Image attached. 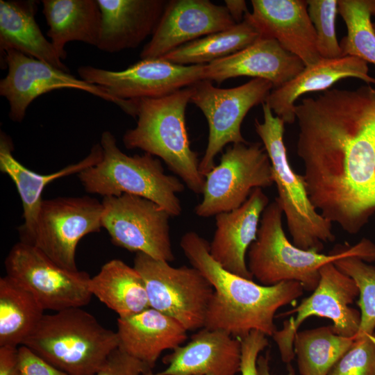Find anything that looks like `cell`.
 <instances>
[{
    "label": "cell",
    "instance_id": "f546056e",
    "mask_svg": "<svg viewBox=\"0 0 375 375\" xmlns=\"http://www.w3.org/2000/svg\"><path fill=\"white\" fill-rule=\"evenodd\" d=\"M260 38L257 28L244 17L241 23L186 43L161 58L181 65H204L238 52Z\"/></svg>",
    "mask_w": 375,
    "mask_h": 375
},
{
    "label": "cell",
    "instance_id": "8fae6325",
    "mask_svg": "<svg viewBox=\"0 0 375 375\" xmlns=\"http://www.w3.org/2000/svg\"><path fill=\"white\" fill-rule=\"evenodd\" d=\"M319 275V281L312 293L297 306L281 314L296 315L285 321L283 328L272 335L283 362L289 363L294 359V336L302 323L309 317L329 319L333 322V331L344 337L354 338L358 332L360 312L351 307L359 295L354 281L333 262L324 265Z\"/></svg>",
    "mask_w": 375,
    "mask_h": 375
},
{
    "label": "cell",
    "instance_id": "f1b7e54d",
    "mask_svg": "<svg viewBox=\"0 0 375 375\" xmlns=\"http://www.w3.org/2000/svg\"><path fill=\"white\" fill-rule=\"evenodd\" d=\"M45 310L22 284L0 278V347H19L33 332Z\"/></svg>",
    "mask_w": 375,
    "mask_h": 375
},
{
    "label": "cell",
    "instance_id": "4fadbf2b",
    "mask_svg": "<svg viewBox=\"0 0 375 375\" xmlns=\"http://www.w3.org/2000/svg\"><path fill=\"white\" fill-rule=\"evenodd\" d=\"M4 264L6 275L31 292L45 310L82 308L92 299L86 272L59 266L33 244L16 243Z\"/></svg>",
    "mask_w": 375,
    "mask_h": 375
},
{
    "label": "cell",
    "instance_id": "ba28073f",
    "mask_svg": "<svg viewBox=\"0 0 375 375\" xmlns=\"http://www.w3.org/2000/svg\"><path fill=\"white\" fill-rule=\"evenodd\" d=\"M133 262L144 282L150 308L176 319L188 331L204 328L214 290L198 269L174 267L142 253H136Z\"/></svg>",
    "mask_w": 375,
    "mask_h": 375
},
{
    "label": "cell",
    "instance_id": "836d02e7",
    "mask_svg": "<svg viewBox=\"0 0 375 375\" xmlns=\"http://www.w3.org/2000/svg\"><path fill=\"white\" fill-rule=\"evenodd\" d=\"M308 12L312 24L317 48L322 58L342 56L335 32V18L338 12V0H308Z\"/></svg>",
    "mask_w": 375,
    "mask_h": 375
},
{
    "label": "cell",
    "instance_id": "74e56055",
    "mask_svg": "<svg viewBox=\"0 0 375 375\" xmlns=\"http://www.w3.org/2000/svg\"><path fill=\"white\" fill-rule=\"evenodd\" d=\"M21 375H69L53 366L24 345L18 347Z\"/></svg>",
    "mask_w": 375,
    "mask_h": 375
},
{
    "label": "cell",
    "instance_id": "cb8c5ba5",
    "mask_svg": "<svg viewBox=\"0 0 375 375\" xmlns=\"http://www.w3.org/2000/svg\"><path fill=\"white\" fill-rule=\"evenodd\" d=\"M11 139L3 132L0 136V170L15 183L23 206L24 223L19 226L21 242L31 244L45 187L53 181L97 165L102 158L100 144L92 147L89 154L79 162L49 174H40L24 167L12 154Z\"/></svg>",
    "mask_w": 375,
    "mask_h": 375
},
{
    "label": "cell",
    "instance_id": "ab89813d",
    "mask_svg": "<svg viewBox=\"0 0 375 375\" xmlns=\"http://www.w3.org/2000/svg\"><path fill=\"white\" fill-rule=\"evenodd\" d=\"M225 7L235 24L241 23L249 12L247 3L244 0H226Z\"/></svg>",
    "mask_w": 375,
    "mask_h": 375
},
{
    "label": "cell",
    "instance_id": "7bdbcfd3",
    "mask_svg": "<svg viewBox=\"0 0 375 375\" xmlns=\"http://www.w3.org/2000/svg\"><path fill=\"white\" fill-rule=\"evenodd\" d=\"M374 333H375V331H374Z\"/></svg>",
    "mask_w": 375,
    "mask_h": 375
},
{
    "label": "cell",
    "instance_id": "7a4b0ae2",
    "mask_svg": "<svg viewBox=\"0 0 375 375\" xmlns=\"http://www.w3.org/2000/svg\"><path fill=\"white\" fill-rule=\"evenodd\" d=\"M180 246L192 266L213 288L204 326L208 329L224 331L239 339L253 331L272 337L277 331L278 310L303 293L302 285L296 281L267 286L226 270L211 257L208 241L194 231L186 232Z\"/></svg>",
    "mask_w": 375,
    "mask_h": 375
},
{
    "label": "cell",
    "instance_id": "7c38bea8",
    "mask_svg": "<svg viewBox=\"0 0 375 375\" xmlns=\"http://www.w3.org/2000/svg\"><path fill=\"white\" fill-rule=\"evenodd\" d=\"M102 228L113 244L168 262L174 260L170 236V215L153 201L123 194L104 197Z\"/></svg>",
    "mask_w": 375,
    "mask_h": 375
},
{
    "label": "cell",
    "instance_id": "e0dca14e",
    "mask_svg": "<svg viewBox=\"0 0 375 375\" xmlns=\"http://www.w3.org/2000/svg\"><path fill=\"white\" fill-rule=\"evenodd\" d=\"M236 24L226 8L209 0L167 1L141 59L158 58L176 48Z\"/></svg>",
    "mask_w": 375,
    "mask_h": 375
},
{
    "label": "cell",
    "instance_id": "52a82bcc",
    "mask_svg": "<svg viewBox=\"0 0 375 375\" xmlns=\"http://www.w3.org/2000/svg\"><path fill=\"white\" fill-rule=\"evenodd\" d=\"M263 121L255 119V130L269 156L278 197L292 242L303 249L320 252L324 243L335 236L333 224L312 205L303 175L297 174L288 158L284 142L285 123L274 115L266 102L262 103Z\"/></svg>",
    "mask_w": 375,
    "mask_h": 375
},
{
    "label": "cell",
    "instance_id": "83f0119b",
    "mask_svg": "<svg viewBox=\"0 0 375 375\" xmlns=\"http://www.w3.org/2000/svg\"><path fill=\"white\" fill-rule=\"evenodd\" d=\"M92 296L124 318L150 308L145 284L140 273L119 259L102 265L89 281Z\"/></svg>",
    "mask_w": 375,
    "mask_h": 375
},
{
    "label": "cell",
    "instance_id": "8d00e7d4",
    "mask_svg": "<svg viewBox=\"0 0 375 375\" xmlns=\"http://www.w3.org/2000/svg\"><path fill=\"white\" fill-rule=\"evenodd\" d=\"M149 372L144 363L117 348L95 375H144Z\"/></svg>",
    "mask_w": 375,
    "mask_h": 375
},
{
    "label": "cell",
    "instance_id": "2e32d148",
    "mask_svg": "<svg viewBox=\"0 0 375 375\" xmlns=\"http://www.w3.org/2000/svg\"><path fill=\"white\" fill-rule=\"evenodd\" d=\"M205 65H181L158 58L141 59L120 71L81 66L78 73L115 97L132 100L163 97L203 80Z\"/></svg>",
    "mask_w": 375,
    "mask_h": 375
},
{
    "label": "cell",
    "instance_id": "e575fe53",
    "mask_svg": "<svg viewBox=\"0 0 375 375\" xmlns=\"http://www.w3.org/2000/svg\"><path fill=\"white\" fill-rule=\"evenodd\" d=\"M328 375H375V333L355 338Z\"/></svg>",
    "mask_w": 375,
    "mask_h": 375
},
{
    "label": "cell",
    "instance_id": "b9f144b4",
    "mask_svg": "<svg viewBox=\"0 0 375 375\" xmlns=\"http://www.w3.org/2000/svg\"><path fill=\"white\" fill-rule=\"evenodd\" d=\"M373 26H374V31H375V23L373 24Z\"/></svg>",
    "mask_w": 375,
    "mask_h": 375
},
{
    "label": "cell",
    "instance_id": "5bb4252c",
    "mask_svg": "<svg viewBox=\"0 0 375 375\" xmlns=\"http://www.w3.org/2000/svg\"><path fill=\"white\" fill-rule=\"evenodd\" d=\"M2 55L8 73L0 81V94L7 99L9 117L14 122L24 119L28 106L38 97L63 88L88 92L116 104L127 115L136 116L134 100L117 99L104 88L77 78L68 72L15 50H8Z\"/></svg>",
    "mask_w": 375,
    "mask_h": 375
},
{
    "label": "cell",
    "instance_id": "d6986e66",
    "mask_svg": "<svg viewBox=\"0 0 375 375\" xmlns=\"http://www.w3.org/2000/svg\"><path fill=\"white\" fill-rule=\"evenodd\" d=\"M305 67L302 60L284 49L275 40L260 38L250 46L205 65L203 80L218 84L238 76L271 82L277 88Z\"/></svg>",
    "mask_w": 375,
    "mask_h": 375
},
{
    "label": "cell",
    "instance_id": "3957f363",
    "mask_svg": "<svg viewBox=\"0 0 375 375\" xmlns=\"http://www.w3.org/2000/svg\"><path fill=\"white\" fill-rule=\"evenodd\" d=\"M283 212L277 199L269 203L260 222L256 240L247 252V267L253 278L261 285H274L296 281L306 291H313L320 278V269L326 264L348 256L365 262L375 260V244L362 238L355 245L339 244L329 253L303 249L290 242L282 224Z\"/></svg>",
    "mask_w": 375,
    "mask_h": 375
},
{
    "label": "cell",
    "instance_id": "30bf717a",
    "mask_svg": "<svg viewBox=\"0 0 375 375\" xmlns=\"http://www.w3.org/2000/svg\"><path fill=\"white\" fill-rule=\"evenodd\" d=\"M274 183L272 165L262 142L233 144L206 176L202 200L194 211L210 217L241 206L256 188Z\"/></svg>",
    "mask_w": 375,
    "mask_h": 375
},
{
    "label": "cell",
    "instance_id": "9c48e42d",
    "mask_svg": "<svg viewBox=\"0 0 375 375\" xmlns=\"http://www.w3.org/2000/svg\"><path fill=\"white\" fill-rule=\"evenodd\" d=\"M191 86L190 101L201 110L208 126V143L199 163V172L205 177L226 145L248 142L241 133L242 123L251 108L265 102L274 86L261 78L226 89L214 86L208 80Z\"/></svg>",
    "mask_w": 375,
    "mask_h": 375
},
{
    "label": "cell",
    "instance_id": "7402d4cb",
    "mask_svg": "<svg viewBox=\"0 0 375 375\" xmlns=\"http://www.w3.org/2000/svg\"><path fill=\"white\" fill-rule=\"evenodd\" d=\"M347 78H356L367 84L375 85V78L369 74L368 65L353 56L322 58L304 69L290 81L273 89L265 102L273 113L285 124L296 121L294 106L303 94L328 90L336 82Z\"/></svg>",
    "mask_w": 375,
    "mask_h": 375
},
{
    "label": "cell",
    "instance_id": "44dd1931",
    "mask_svg": "<svg viewBox=\"0 0 375 375\" xmlns=\"http://www.w3.org/2000/svg\"><path fill=\"white\" fill-rule=\"evenodd\" d=\"M241 340L221 330L199 329L185 345L162 358L167 367L144 375H238Z\"/></svg>",
    "mask_w": 375,
    "mask_h": 375
},
{
    "label": "cell",
    "instance_id": "8992f818",
    "mask_svg": "<svg viewBox=\"0 0 375 375\" xmlns=\"http://www.w3.org/2000/svg\"><path fill=\"white\" fill-rule=\"evenodd\" d=\"M100 145L101 160L78 174L87 192L103 197L139 196L157 203L171 217L181 214L177 194L184 190L185 184L178 177L166 174L159 159L148 153L126 155L109 131L102 133Z\"/></svg>",
    "mask_w": 375,
    "mask_h": 375
},
{
    "label": "cell",
    "instance_id": "277c9868",
    "mask_svg": "<svg viewBox=\"0 0 375 375\" xmlns=\"http://www.w3.org/2000/svg\"><path fill=\"white\" fill-rule=\"evenodd\" d=\"M192 94L189 86L156 98L134 99L137 125L127 130L123 143L162 159L169 169L195 194H202L205 177L199 172V155L190 147L185 110Z\"/></svg>",
    "mask_w": 375,
    "mask_h": 375
},
{
    "label": "cell",
    "instance_id": "603a6c76",
    "mask_svg": "<svg viewBox=\"0 0 375 375\" xmlns=\"http://www.w3.org/2000/svg\"><path fill=\"white\" fill-rule=\"evenodd\" d=\"M101 14L97 48L117 53L138 47L152 35L165 10V0H97Z\"/></svg>",
    "mask_w": 375,
    "mask_h": 375
},
{
    "label": "cell",
    "instance_id": "d4e9b609",
    "mask_svg": "<svg viewBox=\"0 0 375 375\" xmlns=\"http://www.w3.org/2000/svg\"><path fill=\"white\" fill-rule=\"evenodd\" d=\"M117 324L118 349L151 371L164 351L174 350L188 339V331L183 324L152 308L118 317Z\"/></svg>",
    "mask_w": 375,
    "mask_h": 375
},
{
    "label": "cell",
    "instance_id": "4316f807",
    "mask_svg": "<svg viewBox=\"0 0 375 375\" xmlns=\"http://www.w3.org/2000/svg\"><path fill=\"white\" fill-rule=\"evenodd\" d=\"M43 14L50 38L60 59H65V46L73 41L97 47L101 14L97 0H43Z\"/></svg>",
    "mask_w": 375,
    "mask_h": 375
},
{
    "label": "cell",
    "instance_id": "60d3db41",
    "mask_svg": "<svg viewBox=\"0 0 375 375\" xmlns=\"http://www.w3.org/2000/svg\"><path fill=\"white\" fill-rule=\"evenodd\" d=\"M257 371L258 375H273L270 372V367L269 364V356H260L257 360ZM288 375H293L292 373H290Z\"/></svg>",
    "mask_w": 375,
    "mask_h": 375
},
{
    "label": "cell",
    "instance_id": "5b68a950",
    "mask_svg": "<svg viewBox=\"0 0 375 375\" xmlns=\"http://www.w3.org/2000/svg\"><path fill=\"white\" fill-rule=\"evenodd\" d=\"M22 345L69 375H95L118 339L90 312L70 308L44 314Z\"/></svg>",
    "mask_w": 375,
    "mask_h": 375
},
{
    "label": "cell",
    "instance_id": "ffe728a7",
    "mask_svg": "<svg viewBox=\"0 0 375 375\" xmlns=\"http://www.w3.org/2000/svg\"><path fill=\"white\" fill-rule=\"evenodd\" d=\"M269 203L262 189L256 188L241 206L215 216L216 229L210 243V254L226 270L253 280L246 256L256 239L262 214Z\"/></svg>",
    "mask_w": 375,
    "mask_h": 375
},
{
    "label": "cell",
    "instance_id": "d6a6232c",
    "mask_svg": "<svg viewBox=\"0 0 375 375\" xmlns=\"http://www.w3.org/2000/svg\"><path fill=\"white\" fill-rule=\"evenodd\" d=\"M334 265L356 283L358 291L360 324L355 338L375 331V267L360 258L348 256L335 260Z\"/></svg>",
    "mask_w": 375,
    "mask_h": 375
},
{
    "label": "cell",
    "instance_id": "484cf974",
    "mask_svg": "<svg viewBox=\"0 0 375 375\" xmlns=\"http://www.w3.org/2000/svg\"><path fill=\"white\" fill-rule=\"evenodd\" d=\"M38 5L33 0L0 1L1 55L15 50L69 72L35 21Z\"/></svg>",
    "mask_w": 375,
    "mask_h": 375
},
{
    "label": "cell",
    "instance_id": "f35d334b",
    "mask_svg": "<svg viewBox=\"0 0 375 375\" xmlns=\"http://www.w3.org/2000/svg\"><path fill=\"white\" fill-rule=\"evenodd\" d=\"M0 375H21L18 347H0Z\"/></svg>",
    "mask_w": 375,
    "mask_h": 375
},
{
    "label": "cell",
    "instance_id": "9a60e30c",
    "mask_svg": "<svg viewBox=\"0 0 375 375\" xmlns=\"http://www.w3.org/2000/svg\"><path fill=\"white\" fill-rule=\"evenodd\" d=\"M102 214V203L89 196L44 199L31 244L59 266L77 271V245L84 236L100 231Z\"/></svg>",
    "mask_w": 375,
    "mask_h": 375
},
{
    "label": "cell",
    "instance_id": "6da1fadb",
    "mask_svg": "<svg viewBox=\"0 0 375 375\" xmlns=\"http://www.w3.org/2000/svg\"><path fill=\"white\" fill-rule=\"evenodd\" d=\"M297 155L309 198L356 234L375 212V88L331 89L294 106Z\"/></svg>",
    "mask_w": 375,
    "mask_h": 375
},
{
    "label": "cell",
    "instance_id": "4dcf8cb0",
    "mask_svg": "<svg viewBox=\"0 0 375 375\" xmlns=\"http://www.w3.org/2000/svg\"><path fill=\"white\" fill-rule=\"evenodd\" d=\"M354 338L336 334L331 326L298 331L293 348L301 375H328Z\"/></svg>",
    "mask_w": 375,
    "mask_h": 375
},
{
    "label": "cell",
    "instance_id": "1f68e13d",
    "mask_svg": "<svg viewBox=\"0 0 375 375\" xmlns=\"http://www.w3.org/2000/svg\"><path fill=\"white\" fill-rule=\"evenodd\" d=\"M338 12L347 33L340 42L342 56L358 58L375 65V0H338Z\"/></svg>",
    "mask_w": 375,
    "mask_h": 375
},
{
    "label": "cell",
    "instance_id": "d590c367",
    "mask_svg": "<svg viewBox=\"0 0 375 375\" xmlns=\"http://www.w3.org/2000/svg\"><path fill=\"white\" fill-rule=\"evenodd\" d=\"M241 340V375H258L257 360L260 353L268 345L267 336L263 333L253 331Z\"/></svg>",
    "mask_w": 375,
    "mask_h": 375
},
{
    "label": "cell",
    "instance_id": "ac0fdd59",
    "mask_svg": "<svg viewBox=\"0 0 375 375\" xmlns=\"http://www.w3.org/2000/svg\"><path fill=\"white\" fill-rule=\"evenodd\" d=\"M252 12L244 16L261 38L276 40L299 58L305 66L321 59L316 35L304 0H252Z\"/></svg>",
    "mask_w": 375,
    "mask_h": 375
}]
</instances>
